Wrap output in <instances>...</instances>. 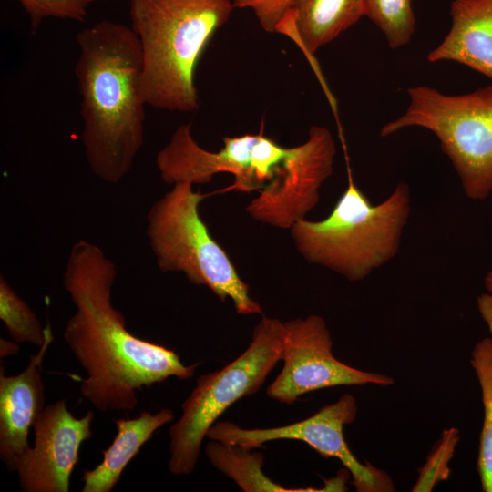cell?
<instances>
[{
    "mask_svg": "<svg viewBox=\"0 0 492 492\" xmlns=\"http://www.w3.org/2000/svg\"><path fill=\"white\" fill-rule=\"evenodd\" d=\"M116 277L115 263L99 246L84 239L74 243L63 286L75 312L64 339L87 374L81 395L101 412L131 411L143 387L172 376L190 379L199 366L186 365L174 351L128 332L112 303Z\"/></svg>",
    "mask_w": 492,
    "mask_h": 492,
    "instance_id": "6da1fadb",
    "label": "cell"
},
{
    "mask_svg": "<svg viewBox=\"0 0 492 492\" xmlns=\"http://www.w3.org/2000/svg\"><path fill=\"white\" fill-rule=\"evenodd\" d=\"M76 39L84 154L94 175L116 184L144 144L140 45L130 26L108 19L81 29Z\"/></svg>",
    "mask_w": 492,
    "mask_h": 492,
    "instance_id": "7a4b0ae2",
    "label": "cell"
},
{
    "mask_svg": "<svg viewBox=\"0 0 492 492\" xmlns=\"http://www.w3.org/2000/svg\"><path fill=\"white\" fill-rule=\"evenodd\" d=\"M231 0H130L129 16L142 55L147 105L190 113L198 109L197 64L229 19Z\"/></svg>",
    "mask_w": 492,
    "mask_h": 492,
    "instance_id": "3957f363",
    "label": "cell"
},
{
    "mask_svg": "<svg viewBox=\"0 0 492 492\" xmlns=\"http://www.w3.org/2000/svg\"><path fill=\"white\" fill-rule=\"evenodd\" d=\"M348 173L347 188L329 216L301 220L291 232L307 261L359 281L396 254L410 212V192L400 182L385 200L373 205Z\"/></svg>",
    "mask_w": 492,
    "mask_h": 492,
    "instance_id": "277c9868",
    "label": "cell"
},
{
    "mask_svg": "<svg viewBox=\"0 0 492 492\" xmlns=\"http://www.w3.org/2000/svg\"><path fill=\"white\" fill-rule=\"evenodd\" d=\"M192 187L186 181L175 183L148 211L146 234L159 269L184 273L190 283L208 287L221 302L231 299L240 314L261 313L199 213L207 194Z\"/></svg>",
    "mask_w": 492,
    "mask_h": 492,
    "instance_id": "5b68a950",
    "label": "cell"
},
{
    "mask_svg": "<svg viewBox=\"0 0 492 492\" xmlns=\"http://www.w3.org/2000/svg\"><path fill=\"white\" fill-rule=\"evenodd\" d=\"M407 94V109L386 123L380 136L410 127L430 130L451 160L466 195L487 198L492 191V86L458 96L417 86Z\"/></svg>",
    "mask_w": 492,
    "mask_h": 492,
    "instance_id": "8992f818",
    "label": "cell"
},
{
    "mask_svg": "<svg viewBox=\"0 0 492 492\" xmlns=\"http://www.w3.org/2000/svg\"><path fill=\"white\" fill-rule=\"evenodd\" d=\"M282 323L262 317L247 349L222 369L203 374L183 402L180 418L169 428V469L190 475L210 428L232 404L255 394L282 360Z\"/></svg>",
    "mask_w": 492,
    "mask_h": 492,
    "instance_id": "52a82bcc",
    "label": "cell"
},
{
    "mask_svg": "<svg viewBox=\"0 0 492 492\" xmlns=\"http://www.w3.org/2000/svg\"><path fill=\"white\" fill-rule=\"evenodd\" d=\"M357 414L355 398L345 394L335 403L299 422L272 428L247 429L231 422H216L207 437L247 448H257L278 439L300 440L325 457H335L353 477L358 492H391L395 490L389 475L369 463L362 464L351 452L343 436V426L352 423Z\"/></svg>",
    "mask_w": 492,
    "mask_h": 492,
    "instance_id": "ba28073f",
    "label": "cell"
},
{
    "mask_svg": "<svg viewBox=\"0 0 492 492\" xmlns=\"http://www.w3.org/2000/svg\"><path fill=\"white\" fill-rule=\"evenodd\" d=\"M325 321L315 314L282 323L283 367L267 395L292 404L309 392L340 385L394 384L388 375L362 371L337 360Z\"/></svg>",
    "mask_w": 492,
    "mask_h": 492,
    "instance_id": "9c48e42d",
    "label": "cell"
},
{
    "mask_svg": "<svg viewBox=\"0 0 492 492\" xmlns=\"http://www.w3.org/2000/svg\"><path fill=\"white\" fill-rule=\"evenodd\" d=\"M335 153L331 132L312 127L304 143L287 148L276 179L259 191L246 211L262 223L291 229L318 203L319 189L333 172Z\"/></svg>",
    "mask_w": 492,
    "mask_h": 492,
    "instance_id": "30bf717a",
    "label": "cell"
},
{
    "mask_svg": "<svg viewBox=\"0 0 492 492\" xmlns=\"http://www.w3.org/2000/svg\"><path fill=\"white\" fill-rule=\"evenodd\" d=\"M94 413L77 418L64 399L43 409L33 429L34 446L16 461L15 470L24 492H68L82 443L92 436Z\"/></svg>",
    "mask_w": 492,
    "mask_h": 492,
    "instance_id": "8fae6325",
    "label": "cell"
},
{
    "mask_svg": "<svg viewBox=\"0 0 492 492\" xmlns=\"http://www.w3.org/2000/svg\"><path fill=\"white\" fill-rule=\"evenodd\" d=\"M256 138L257 135L253 134L225 137L220 149L209 151L195 141L190 124L180 125L158 152L156 165L167 184L182 181L205 184L215 174L231 173L234 176L232 188L251 191L254 190L252 159Z\"/></svg>",
    "mask_w": 492,
    "mask_h": 492,
    "instance_id": "7c38bea8",
    "label": "cell"
},
{
    "mask_svg": "<svg viewBox=\"0 0 492 492\" xmlns=\"http://www.w3.org/2000/svg\"><path fill=\"white\" fill-rule=\"evenodd\" d=\"M53 341L47 323L46 339L30 356L27 366L18 374L0 373V456L9 470L15 471L18 458L30 447L28 433L45 408V385L41 367Z\"/></svg>",
    "mask_w": 492,
    "mask_h": 492,
    "instance_id": "4fadbf2b",
    "label": "cell"
},
{
    "mask_svg": "<svg viewBox=\"0 0 492 492\" xmlns=\"http://www.w3.org/2000/svg\"><path fill=\"white\" fill-rule=\"evenodd\" d=\"M452 24L428 61H454L492 80V0H454Z\"/></svg>",
    "mask_w": 492,
    "mask_h": 492,
    "instance_id": "5bb4252c",
    "label": "cell"
},
{
    "mask_svg": "<svg viewBox=\"0 0 492 492\" xmlns=\"http://www.w3.org/2000/svg\"><path fill=\"white\" fill-rule=\"evenodd\" d=\"M364 16V0H293L277 31L297 36L309 55L333 41Z\"/></svg>",
    "mask_w": 492,
    "mask_h": 492,
    "instance_id": "9a60e30c",
    "label": "cell"
},
{
    "mask_svg": "<svg viewBox=\"0 0 492 492\" xmlns=\"http://www.w3.org/2000/svg\"><path fill=\"white\" fill-rule=\"evenodd\" d=\"M174 419L169 408L157 413L143 411L133 419H114L117 435L112 444L103 451L102 461L83 472V492H109L118 483L122 472L143 445L162 425Z\"/></svg>",
    "mask_w": 492,
    "mask_h": 492,
    "instance_id": "2e32d148",
    "label": "cell"
},
{
    "mask_svg": "<svg viewBox=\"0 0 492 492\" xmlns=\"http://www.w3.org/2000/svg\"><path fill=\"white\" fill-rule=\"evenodd\" d=\"M205 455L211 465L231 478L245 492H291L270 479L262 471L263 454L252 452L240 445L211 440L205 446Z\"/></svg>",
    "mask_w": 492,
    "mask_h": 492,
    "instance_id": "e0dca14e",
    "label": "cell"
},
{
    "mask_svg": "<svg viewBox=\"0 0 492 492\" xmlns=\"http://www.w3.org/2000/svg\"><path fill=\"white\" fill-rule=\"evenodd\" d=\"M470 362L480 384L484 407L477 469L482 490L492 492V338L486 337L475 345Z\"/></svg>",
    "mask_w": 492,
    "mask_h": 492,
    "instance_id": "ac0fdd59",
    "label": "cell"
},
{
    "mask_svg": "<svg viewBox=\"0 0 492 492\" xmlns=\"http://www.w3.org/2000/svg\"><path fill=\"white\" fill-rule=\"evenodd\" d=\"M0 319L12 340L17 343H26L40 347L46 339L47 325L42 326L36 313L4 275L0 276Z\"/></svg>",
    "mask_w": 492,
    "mask_h": 492,
    "instance_id": "d6986e66",
    "label": "cell"
},
{
    "mask_svg": "<svg viewBox=\"0 0 492 492\" xmlns=\"http://www.w3.org/2000/svg\"><path fill=\"white\" fill-rule=\"evenodd\" d=\"M364 15L381 30L392 49L408 44L415 31L412 0H364Z\"/></svg>",
    "mask_w": 492,
    "mask_h": 492,
    "instance_id": "ffe728a7",
    "label": "cell"
},
{
    "mask_svg": "<svg viewBox=\"0 0 492 492\" xmlns=\"http://www.w3.org/2000/svg\"><path fill=\"white\" fill-rule=\"evenodd\" d=\"M28 15L32 30L47 18L86 20L94 0H16Z\"/></svg>",
    "mask_w": 492,
    "mask_h": 492,
    "instance_id": "44dd1931",
    "label": "cell"
},
{
    "mask_svg": "<svg viewBox=\"0 0 492 492\" xmlns=\"http://www.w3.org/2000/svg\"><path fill=\"white\" fill-rule=\"evenodd\" d=\"M458 430L451 428L443 433V436L428 457L419 478L412 491H431L435 485L447 478L448 462L453 456L458 436Z\"/></svg>",
    "mask_w": 492,
    "mask_h": 492,
    "instance_id": "7402d4cb",
    "label": "cell"
},
{
    "mask_svg": "<svg viewBox=\"0 0 492 492\" xmlns=\"http://www.w3.org/2000/svg\"><path fill=\"white\" fill-rule=\"evenodd\" d=\"M233 3L235 7L252 10L261 26L272 33L293 0H234Z\"/></svg>",
    "mask_w": 492,
    "mask_h": 492,
    "instance_id": "603a6c76",
    "label": "cell"
},
{
    "mask_svg": "<svg viewBox=\"0 0 492 492\" xmlns=\"http://www.w3.org/2000/svg\"><path fill=\"white\" fill-rule=\"evenodd\" d=\"M479 310L488 324L490 332L492 333V296L482 295L479 300Z\"/></svg>",
    "mask_w": 492,
    "mask_h": 492,
    "instance_id": "cb8c5ba5",
    "label": "cell"
},
{
    "mask_svg": "<svg viewBox=\"0 0 492 492\" xmlns=\"http://www.w3.org/2000/svg\"><path fill=\"white\" fill-rule=\"evenodd\" d=\"M19 343L15 341H8L5 339H0V356L1 358L6 356L15 355L19 352Z\"/></svg>",
    "mask_w": 492,
    "mask_h": 492,
    "instance_id": "d4e9b609",
    "label": "cell"
},
{
    "mask_svg": "<svg viewBox=\"0 0 492 492\" xmlns=\"http://www.w3.org/2000/svg\"><path fill=\"white\" fill-rule=\"evenodd\" d=\"M487 286L489 291L492 292V272L487 278Z\"/></svg>",
    "mask_w": 492,
    "mask_h": 492,
    "instance_id": "484cf974",
    "label": "cell"
}]
</instances>
